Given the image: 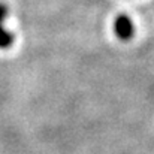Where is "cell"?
Wrapping results in <instances>:
<instances>
[{
  "label": "cell",
  "mask_w": 154,
  "mask_h": 154,
  "mask_svg": "<svg viewBox=\"0 0 154 154\" xmlns=\"http://www.w3.org/2000/svg\"><path fill=\"white\" fill-rule=\"evenodd\" d=\"M6 15H8V8L3 3H0V50H8L15 41V36L8 30H5L3 27V21Z\"/></svg>",
  "instance_id": "cell-2"
},
{
  "label": "cell",
  "mask_w": 154,
  "mask_h": 154,
  "mask_svg": "<svg viewBox=\"0 0 154 154\" xmlns=\"http://www.w3.org/2000/svg\"><path fill=\"white\" fill-rule=\"evenodd\" d=\"M114 32H115V35H117L118 39H121V41H130L133 38V35H135V26H133L132 20L127 15H120L115 20Z\"/></svg>",
  "instance_id": "cell-1"
}]
</instances>
